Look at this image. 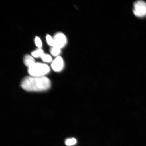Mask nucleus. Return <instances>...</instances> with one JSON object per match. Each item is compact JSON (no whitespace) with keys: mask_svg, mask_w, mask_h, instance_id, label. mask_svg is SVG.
<instances>
[{"mask_svg":"<svg viewBox=\"0 0 146 146\" xmlns=\"http://www.w3.org/2000/svg\"><path fill=\"white\" fill-rule=\"evenodd\" d=\"M54 46L61 49L67 44V39L66 36L62 33H56L54 36Z\"/></svg>","mask_w":146,"mask_h":146,"instance_id":"obj_4","label":"nucleus"},{"mask_svg":"<svg viewBox=\"0 0 146 146\" xmlns=\"http://www.w3.org/2000/svg\"><path fill=\"white\" fill-rule=\"evenodd\" d=\"M21 86L24 90L30 91L46 90L50 87L51 83L48 78L45 76H27L23 80Z\"/></svg>","mask_w":146,"mask_h":146,"instance_id":"obj_1","label":"nucleus"},{"mask_svg":"<svg viewBox=\"0 0 146 146\" xmlns=\"http://www.w3.org/2000/svg\"><path fill=\"white\" fill-rule=\"evenodd\" d=\"M46 40L47 43L51 46H53L54 45V38H52L50 35H47L46 36Z\"/></svg>","mask_w":146,"mask_h":146,"instance_id":"obj_11","label":"nucleus"},{"mask_svg":"<svg viewBox=\"0 0 146 146\" xmlns=\"http://www.w3.org/2000/svg\"><path fill=\"white\" fill-rule=\"evenodd\" d=\"M44 54V52L43 50L41 48H39L33 52L31 53V55L34 57L41 58Z\"/></svg>","mask_w":146,"mask_h":146,"instance_id":"obj_7","label":"nucleus"},{"mask_svg":"<svg viewBox=\"0 0 146 146\" xmlns=\"http://www.w3.org/2000/svg\"><path fill=\"white\" fill-rule=\"evenodd\" d=\"M77 143V140L74 138L67 139L66 140L65 143L68 146H71L75 145Z\"/></svg>","mask_w":146,"mask_h":146,"instance_id":"obj_9","label":"nucleus"},{"mask_svg":"<svg viewBox=\"0 0 146 146\" xmlns=\"http://www.w3.org/2000/svg\"><path fill=\"white\" fill-rule=\"evenodd\" d=\"M50 69L46 64L41 63L34 64L28 69V72L31 76L41 77L50 72Z\"/></svg>","mask_w":146,"mask_h":146,"instance_id":"obj_2","label":"nucleus"},{"mask_svg":"<svg viewBox=\"0 0 146 146\" xmlns=\"http://www.w3.org/2000/svg\"><path fill=\"white\" fill-rule=\"evenodd\" d=\"M50 52L52 56H58L61 52V49L57 47L52 46L50 49Z\"/></svg>","mask_w":146,"mask_h":146,"instance_id":"obj_8","label":"nucleus"},{"mask_svg":"<svg viewBox=\"0 0 146 146\" xmlns=\"http://www.w3.org/2000/svg\"><path fill=\"white\" fill-rule=\"evenodd\" d=\"M52 68L55 72H59L62 70L64 67V62L62 58L58 56L52 62Z\"/></svg>","mask_w":146,"mask_h":146,"instance_id":"obj_5","label":"nucleus"},{"mask_svg":"<svg viewBox=\"0 0 146 146\" xmlns=\"http://www.w3.org/2000/svg\"><path fill=\"white\" fill-rule=\"evenodd\" d=\"M133 13L137 17H143L146 15V3L143 1H138L134 4Z\"/></svg>","mask_w":146,"mask_h":146,"instance_id":"obj_3","label":"nucleus"},{"mask_svg":"<svg viewBox=\"0 0 146 146\" xmlns=\"http://www.w3.org/2000/svg\"><path fill=\"white\" fill-rule=\"evenodd\" d=\"M35 43L36 46L39 47V48H41L42 46V42L41 40L38 36H36L35 40Z\"/></svg>","mask_w":146,"mask_h":146,"instance_id":"obj_12","label":"nucleus"},{"mask_svg":"<svg viewBox=\"0 0 146 146\" xmlns=\"http://www.w3.org/2000/svg\"><path fill=\"white\" fill-rule=\"evenodd\" d=\"M41 59L46 62H50L52 61V58L50 55L44 54L41 57Z\"/></svg>","mask_w":146,"mask_h":146,"instance_id":"obj_10","label":"nucleus"},{"mask_svg":"<svg viewBox=\"0 0 146 146\" xmlns=\"http://www.w3.org/2000/svg\"><path fill=\"white\" fill-rule=\"evenodd\" d=\"M23 62L25 65L29 68L36 63L35 60L33 56L29 54H27L24 56Z\"/></svg>","mask_w":146,"mask_h":146,"instance_id":"obj_6","label":"nucleus"}]
</instances>
